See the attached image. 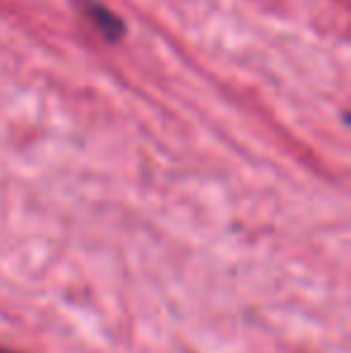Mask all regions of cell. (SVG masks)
Masks as SVG:
<instances>
[{"label":"cell","mask_w":351,"mask_h":353,"mask_svg":"<svg viewBox=\"0 0 351 353\" xmlns=\"http://www.w3.org/2000/svg\"><path fill=\"white\" fill-rule=\"evenodd\" d=\"M94 14H97V24L103 29V34H106L108 39H116L118 34L123 32V29H121V22H118V19L113 17V14H108L103 8H97V10H94Z\"/></svg>","instance_id":"cell-1"},{"label":"cell","mask_w":351,"mask_h":353,"mask_svg":"<svg viewBox=\"0 0 351 353\" xmlns=\"http://www.w3.org/2000/svg\"><path fill=\"white\" fill-rule=\"evenodd\" d=\"M0 353H10V351H0Z\"/></svg>","instance_id":"cell-2"}]
</instances>
